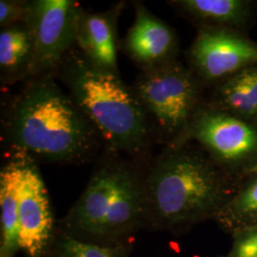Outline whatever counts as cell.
<instances>
[{"label": "cell", "instance_id": "8fae6325", "mask_svg": "<svg viewBox=\"0 0 257 257\" xmlns=\"http://www.w3.org/2000/svg\"><path fill=\"white\" fill-rule=\"evenodd\" d=\"M123 3L100 13L81 10L76 24V48L96 67L119 74L117 22Z\"/></svg>", "mask_w": 257, "mask_h": 257}, {"label": "cell", "instance_id": "6da1fadb", "mask_svg": "<svg viewBox=\"0 0 257 257\" xmlns=\"http://www.w3.org/2000/svg\"><path fill=\"white\" fill-rule=\"evenodd\" d=\"M55 75L25 81L2 118V141L10 155L37 161L79 163L105 147L97 128Z\"/></svg>", "mask_w": 257, "mask_h": 257}, {"label": "cell", "instance_id": "e0dca14e", "mask_svg": "<svg viewBox=\"0 0 257 257\" xmlns=\"http://www.w3.org/2000/svg\"><path fill=\"white\" fill-rule=\"evenodd\" d=\"M52 257H128V249L123 244L99 245L65 232L56 242Z\"/></svg>", "mask_w": 257, "mask_h": 257}, {"label": "cell", "instance_id": "5bb4252c", "mask_svg": "<svg viewBox=\"0 0 257 257\" xmlns=\"http://www.w3.org/2000/svg\"><path fill=\"white\" fill-rule=\"evenodd\" d=\"M34 58V37L26 22L1 28L0 79L2 85H13L32 78Z\"/></svg>", "mask_w": 257, "mask_h": 257}, {"label": "cell", "instance_id": "ac0fdd59", "mask_svg": "<svg viewBox=\"0 0 257 257\" xmlns=\"http://www.w3.org/2000/svg\"><path fill=\"white\" fill-rule=\"evenodd\" d=\"M231 237L230 250L219 257H257V227L234 231Z\"/></svg>", "mask_w": 257, "mask_h": 257}, {"label": "cell", "instance_id": "9a60e30c", "mask_svg": "<svg viewBox=\"0 0 257 257\" xmlns=\"http://www.w3.org/2000/svg\"><path fill=\"white\" fill-rule=\"evenodd\" d=\"M19 160L9 156L0 173L1 249L0 256L14 257L19 248V216L18 189Z\"/></svg>", "mask_w": 257, "mask_h": 257}, {"label": "cell", "instance_id": "ba28073f", "mask_svg": "<svg viewBox=\"0 0 257 257\" xmlns=\"http://www.w3.org/2000/svg\"><path fill=\"white\" fill-rule=\"evenodd\" d=\"M80 4L72 0L31 1L27 23L35 44L33 77L55 75L75 44Z\"/></svg>", "mask_w": 257, "mask_h": 257}, {"label": "cell", "instance_id": "3957f363", "mask_svg": "<svg viewBox=\"0 0 257 257\" xmlns=\"http://www.w3.org/2000/svg\"><path fill=\"white\" fill-rule=\"evenodd\" d=\"M101 136L105 147L149 161L156 138L147 114L119 74L103 70L74 47L55 74Z\"/></svg>", "mask_w": 257, "mask_h": 257}, {"label": "cell", "instance_id": "d6986e66", "mask_svg": "<svg viewBox=\"0 0 257 257\" xmlns=\"http://www.w3.org/2000/svg\"><path fill=\"white\" fill-rule=\"evenodd\" d=\"M31 1L1 0L0 1V27L27 21Z\"/></svg>", "mask_w": 257, "mask_h": 257}, {"label": "cell", "instance_id": "7a4b0ae2", "mask_svg": "<svg viewBox=\"0 0 257 257\" xmlns=\"http://www.w3.org/2000/svg\"><path fill=\"white\" fill-rule=\"evenodd\" d=\"M145 170L146 224L172 232L214 220L240 181L192 142L164 148L148 161Z\"/></svg>", "mask_w": 257, "mask_h": 257}, {"label": "cell", "instance_id": "30bf717a", "mask_svg": "<svg viewBox=\"0 0 257 257\" xmlns=\"http://www.w3.org/2000/svg\"><path fill=\"white\" fill-rule=\"evenodd\" d=\"M136 18L122 42L123 51L141 71L178 59L179 40L175 30L135 1Z\"/></svg>", "mask_w": 257, "mask_h": 257}, {"label": "cell", "instance_id": "5b68a950", "mask_svg": "<svg viewBox=\"0 0 257 257\" xmlns=\"http://www.w3.org/2000/svg\"><path fill=\"white\" fill-rule=\"evenodd\" d=\"M142 106L156 142L177 146L207 102V88L179 59L141 71L131 87Z\"/></svg>", "mask_w": 257, "mask_h": 257}, {"label": "cell", "instance_id": "9c48e42d", "mask_svg": "<svg viewBox=\"0 0 257 257\" xmlns=\"http://www.w3.org/2000/svg\"><path fill=\"white\" fill-rule=\"evenodd\" d=\"M10 156L19 160V248L30 257H42L50 245L54 228L46 187L35 160L27 156Z\"/></svg>", "mask_w": 257, "mask_h": 257}, {"label": "cell", "instance_id": "4fadbf2b", "mask_svg": "<svg viewBox=\"0 0 257 257\" xmlns=\"http://www.w3.org/2000/svg\"><path fill=\"white\" fill-rule=\"evenodd\" d=\"M207 103L257 126V65L213 86L207 95Z\"/></svg>", "mask_w": 257, "mask_h": 257}, {"label": "cell", "instance_id": "277c9868", "mask_svg": "<svg viewBox=\"0 0 257 257\" xmlns=\"http://www.w3.org/2000/svg\"><path fill=\"white\" fill-rule=\"evenodd\" d=\"M144 163L109 148L82 194L65 217L67 233L99 245L120 239L146 224Z\"/></svg>", "mask_w": 257, "mask_h": 257}, {"label": "cell", "instance_id": "7c38bea8", "mask_svg": "<svg viewBox=\"0 0 257 257\" xmlns=\"http://www.w3.org/2000/svg\"><path fill=\"white\" fill-rule=\"evenodd\" d=\"M198 29H225L248 35L256 19L251 0H175L168 2Z\"/></svg>", "mask_w": 257, "mask_h": 257}, {"label": "cell", "instance_id": "8992f818", "mask_svg": "<svg viewBox=\"0 0 257 257\" xmlns=\"http://www.w3.org/2000/svg\"><path fill=\"white\" fill-rule=\"evenodd\" d=\"M189 142L198 145L237 180L257 171V126L212 108L207 102L175 147Z\"/></svg>", "mask_w": 257, "mask_h": 257}, {"label": "cell", "instance_id": "2e32d148", "mask_svg": "<svg viewBox=\"0 0 257 257\" xmlns=\"http://www.w3.org/2000/svg\"><path fill=\"white\" fill-rule=\"evenodd\" d=\"M227 233L257 227V171L239 181L236 191L214 218Z\"/></svg>", "mask_w": 257, "mask_h": 257}, {"label": "cell", "instance_id": "52a82bcc", "mask_svg": "<svg viewBox=\"0 0 257 257\" xmlns=\"http://www.w3.org/2000/svg\"><path fill=\"white\" fill-rule=\"evenodd\" d=\"M187 66L210 90L242 70L257 65V43L247 34L198 29L186 52Z\"/></svg>", "mask_w": 257, "mask_h": 257}]
</instances>
